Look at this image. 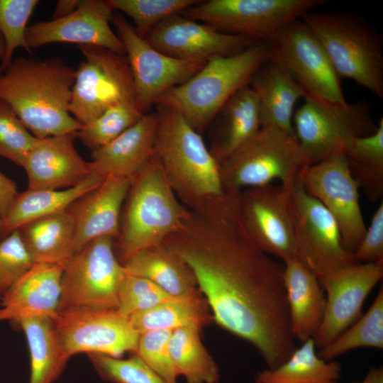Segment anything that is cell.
Returning a JSON list of instances; mask_svg holds the SVG:
<instances>
[{
	"label": "cell",
	"instance_id": "cell-1",
	"mask_svg": "<svg viewBox=\"0 0 383 383\" xmlns=\"http://www.w3.org/2000/svg\"><path fill=\"white\" fill-rule=\"evenodd\" d=\"M240 191L225 190L188 212L163 242L192 269L213 320L250 343L267 368L297 348L290 326L284 263L263 251L243 221Z\"/></svg>",
	"mask_w": 383,
	"mask_h": 383
},
{
	"label": "cell",
	"instance_id": "cell-2",
	"mask_svg": "<svg viewBox=\"0 0 383 383\" xmlns=\"http://www.w3.org/2000/svg\"><path fill=\"white\" fill-rule=\"evenodd\" d=\"M76 70L58 57H19L0 74V99L36 138L77 133L70 113Z\"/></svg>",
	"mask_w": 383,
	"mask_h": 383
},
{
	"label": "cell",
	"instance_id": "cell-3",
	"mask_svg": "<svg viewBox=\"0 0 383 383\" xmlns=\"http://www.w3.org/2000/svg\"><path fill=\"white\" fill-rule=\"evenodd\" d=\"M156 106L153 155L179 201L192 209L223 194L219 164L201 135L177 112Z\"/></svg>",
	"mask_w": 383,
	"mask_h": 383
},
{
	"label": "cell",
	"instance_id": "cell-4",
	"mask_svg": "<svg viewBox=\"0 0 383 383\" xmlns=\"http://www.w3.org/2000/svg\"><path fill=\"white\" fill-rule=\"evenodd\" d=\"M188 210L177 198L152 155L131 179L119 233L114 241L118 260L123 264L136 252L162 243L180 227Z\"/></svg>",
	"mask_w": 383,
	"mask_h": 383
},
{
	"label": "cell",
	"instance_id": "cell-5",
	"mask_svg": "<svg viewBox=\"0 0 383 383\" xmlns=\"http://www.w3.org/2000/svg\"><path fill=\"white\" fill-rule=\"evenodd\" d=\"M268 60L267 42H258L233 55L213 58L184 83L163 94L155 105L177 112L201 134L225 103L249 84Z\"/></svg>",
	"mask_w": 383,
	"mask_h": 383
},
{
	"label": "cell",
	"instance_id": "cell-6",
	"mask_svg": "<svg viewBox=\"0 0 383 383\" xmlns=\"http://www.w3.org/2000/svg\"><path fill=\"white\" fill-rule=\"evenodd\" d=\"M300 19L318 38L340 79L383 97V41L372 26L345 11H310Z\"/></svg>",
	"mask_w": 383,
	"mask_h": 383
},
{
	"label": "cell",
	"instance_id": "cell-7",
	"mask_svg": "<svg viewBox=\"0 0 383 383\" xmlns=\"http://www.w3.org/2000/svg\"><path fill=\"white\" fill-rule=\"evenodd\" d=\"M308 165L295 135L262 127L219 167L224 190L242 191L274 180L291 187Z\"/></svg>",
	"mask_w": 383,
	"mask_h": 383
},
{
	"label": "cell",
	"instance_id": "cell-8",
	"mask_svg": "<svg viewBox=\"0 0 383 383\" xmlns=\"http://www.w3.org/2000/svg\"><path fill=\"white\" fill-rule=\"evenodd\" d=\"M303 99L293 116V128L309 165L343 154L351 139L377 128L366 101L334 103L306 93Z\"/></svg>",
	"mask_w": 383,
	"mask_h": 383
},
{
	"label": "cell",
	"instance_id": "cell-9",
	"mask_svg": "<svg viewBox=\"0 0 383 383\" xmlns=\"http://www.w3.org/2000/svg\"><path fill=\"white\" fill-rule=\"evenodd\" d=\"M323 0H208L182 14L220 32L269 42L291 22L324 4Z\"/></svg>",
	"mask_w": 383,
	"mask_h": 383
},
{
	"label": "cell",
	"instance_id": "cell-10",
	"mask_svg": "<svg viewBox=\"0 0 383 383\" xmlns=\"http://www.w3.org/2000/svg\"><path fill=\"white\" fill-rule=\"evenodd\" d=\"M114 241L111 237L98 238L73 254L62 275L60 311L117 308L118 292L126 272L116 257Z\"/></svg>",
	"mask_w": 383,
	"mask_h": 383
},
{
	"label": "cell",
	"instance_id": "cell-11",
	"mask_svg": "<svg viewBox=\"0 0 383 383\" xmlns=\"http://www.w3.org/2000/svg\"><path fill=\"white\" fill-rule=\"evenodd\" d=\"M84 56L76 70L70 114L87 125L113 105L135 101L133 80L126 55L91 45H78Z\"/></svg>",
	"mask_w": 383,
	"mask_h": 383
},
{
	"label": "cell",
	"instance_id": "cell-12",
	"mask_svg": "<svg viewBox=\"0 0 383 383\" xmlns=\"http://www.w3.org/2000/svg\"><path fill=\"white\" fill-rule=\"evenodd\" d=\"M267 43L269 60L287 71L306 94L331 102H346L340 78L318 38L300 18Z\"/></svg>",
	"mask_w": 383,
	"mask_h": 383
},
{
	"label": "cell",
	"instance_id": "cell-13",
	"mask_svg": "<svg viewBox=\"0 0 383 383\" xmlns=\"http://www.w3.org/2000/svg\"><path fill=\"white\" fill-rule=\"evenodd\" d=\"M296 258L318 279L357 263L343 245L339 227L331 213L304 189L298 177L290 187Z\"/></svg>",
	"mask_w": 383,
	"mask_h": 383
},
{
	"label": "cell",
	"instance_id": "cell-14",
	"mask_svg": "<svg viewBox=\"0 0 383 383\" xmlns=\"http://www.w3.org/2000/svg\"><path fill=\"white\" fill-rule=\"evenodd\" d=\"M116 28L128 59L137 109L143 114L165 93L184 83L206 63L167 55L140 37L124 16L113 13Z\"/></svg>",
	"mask_w": 383,
	"mask_h": 383
},
{
	"label": "cell",
	"instance_id": "cell-15",
	"mask_svg": "<svg viewBox=\"0 0 383 383\" xmlns=\"http://www.w3.org/2000/svg\"><path fill=\"white\" fill-rule=\"evenodd\" d=\"M53 321L70 357L79 353L121 357L137 350L140 334L117 309L69 308Z\"/></svg>",
	"mask_w": 383,
	"mask_h": 383
},
{
	"label": "cell",
	"instance_id": "cell-16",
	"mask_svg": "<svg viewBox=\"0 0 383 383\" xmlns=\"http://www.w3.org/2000/svg\"><path fill=\"white\" fill-rule=\"evenodd\" d=\"M298 178L306 192L333 216L344 248L353 254L367 226L360 205V188L344 155L305 166Z\"/></svg>",
	"mask_w": 383,
	"mask_h": 383
},
{
	"label": "cell",
	"instance_id": "cell-17",
	"mask_svg": "<svg viewBox=\"0 0 383 383\" xmlns=\"http://www.w3.org/2000/svg\"><path fill=\"white\" fill-rule=\"evenodd\" d=\"M241 215L250 234L266 253L282 262L296 257L290 187L270 184L240 192Z\"/></svg>",
	"mask_w": 383,
	"mask_h": 383
},
{
	"label": "cell",
	"instance_id": "cell-18",
	"mask_svg": "<svg viewBox=\"0 0 383 383\" xmlns=\"http://www.w3.org/2000/svg\"><path fill=\"white\" fill-rule=\"evenodd\" d=\"M382 277L383 265L355 263L318 278L326 294V308L313 338L316 348L330 343L361 316L367 296Z\"/></svg>",
	"mask_w": 383,
	"mask_h": 383
},
{
	"label": "cell",
	"instance_id": "cell-19",
	"mask_svg": "<svg viewBox=\"0 0 383 383\" xmlns=\"http://www.w3.org/2000/svg\"><path fill=\"white\" fill-rule=\"evenodd\" d=\"M152 47L170 57L207 62L233 55L260 42L251 38L231 35L182 13L172 16L155 26L144 38Z\"/></svg>",
	"mask_w": 383,
	"mask_h": 383
},
{
	"label": "cell",
	"instance_id": "cell-20",
	"mask_svg": "<svg viewBox=\"0 0 383 383\" xmlns=\"http://www.w3.org/2000/svg\"><path fill=\"white\" fill-rule=\"evenodd\" d=\"M113 13L106 0H82L77 9L65 17L28 26L27 45L31 50L50 43H71L126 55L123 43L110 26Z\"/></svg>",
	"mask_w": 383,
	"mask_h": 383
},
{
	"label": "cell",
	"instance_id": "cell-21",
	"mask_svg": "<svg viewBox=\"0 0 383 383\" xmlns=\"http://www.w3.org/2000/svg\"><path fill=\"white\" fill-rule=\"evenodd\" d=\"M77 133L37 138L22 165L28 177V189H67L92 174L89 162L74 145Z\"/></svg>",
	"mask_w": 383,
	"mask_h": 383
},
{
	"label": "cell",
	"instance_id": "cell-22",
	"mask_svg": "<svg viewBox=\"0 0 383 383\" xmlns=\"http://www.w3.org/2000/svg\"><path fill=\"white\" fill-rule=\"evenodd\" d=\"M63 270L59 265L34 263L0 297V321L55 320L60 311Z\"/></svg>",
	"mask_w": 383,
	"mask_h": 383
},
{
	"label": "cell",
	"instance_id": "cell-23",
	"mask_svg": "<svg viewBox=\"0 0 383 383\" xmlns=\"http://www.w3.org/2000/svg\"><path fill=\"white\" fill-rule=\"evenodd\" d=\"M131 179L109 176L67 209L74 226L75 252L101 237L116 240Z\"/></svg>",
	"mask_w": 383,
	"mask_h": 383
},
{
	"label": "cell",
	"instance_id": "cell-24",
	"mask_svg": "<svg viewBox=\"0 0 383 383\" xmlns=\"http://www.w3.org/2000/svg\"><path fill=\"white\" fill-rule=\"evenodd\" d=\"M157 126L156 111L145 113L113 140L91 150L92 174L131 179L153 155Z\"/></svg>",
	"mask_w": 383,
	"mask_h": 383
},
{
	"label": "cell",
	"instance_id": "cell-25",
	"mask_svg": "<svg viewBox=\"0 0 383 383\" xmlns=\"http://www.w3.org/2000/svg\"><path fill=\"white\" fill-rule=\"evenodd\" d=\"M283 277L292 335L301 343L313 339L325 313L324 290L296 257L284 262Z\"/></svg>",
	"mask_w": 383,
	"mask_h": 383
},
{
	"label": "cell",
	"instance_id": "cell-26",
	"mask_svg": "<svg viewBox=\"0 0 383 383\" xmlns=\"http://www.w3.org/2000/svg\"><path fill=\"white\" fill-rule=\"evenodd\" d=\"M249 85L258 99L262 127L294 135V106L305 92L289 73L268 60L255 72Z\"/></svg>",
	"mask_w": 383,
	"mask_h": 383
},
{
	"label": "cell",
	"instance_id": "cell-27",
	"mask_svg": "<svg viewBox=\"0 0 383 383\" xmlns=\"http://www.w3.org/2000/svg\"><path fill=\"white\" fill-rule=\"evenodd\" d=\"M214 122L210 151L219 164L262 127L258 99L249 84L225 103L211 121Z\"/></svg>",
	"mask_w": 383,
	"mask_h": 383
},
{
	"label": "cell",
	"instance_id": "cell-28",
	"mask_svg": "<svg viewBox=\"0 0 383 383\" xmlns=\"http://www.w3.org/2000/svg\"><path fill=\"white\" fill-rule=\"evenodd\" d=\"M123 265L127 274L150 280L173 298L200 291L190 267L164 243L136 252Z\"/></svg>",
	"mask_w": 383,
	"mask_h": 383
},
{
	"label": "cell",
	"instance_id": "cell-29",
	"mask_svg": "<svg viewBox=\"0 0 383 383\" xmlns=\"http://www.w3.org/2000/svg\"><path fill=\"white\" fill-rule=\"evenodd\" d=\"M105 177L91 174L77 185L64 189H28L18 192L0 223V240L31 221L64 213L80 196L99 185Z\"/></svg>",
	"mask_w": 383,
	"mask_h": 383
},
{
	"label": "cell",
	"instance_id": "cell-30",
	"mask_svg": "<svg viewBox=\"0 0 383 383\" xmlns=\"http://www.w3.org/2000/svg\"><path fill=\"white\" fill-rule=\"evenodd\" d=\"M17 230L35 263L65 267L75 252L74 221L67 211L31 221Z\"/></svg>",
	"mask_w": 383,
	"mask_h": 383
},
{
	"label": "cell",
	"instance_id": "cell-31",
	"mask_svg": "<svg viewBox=\"0 0 383 383\" xmlns=\"http://www.w3.org/2000/svg\"><path fill=\"white\" fill-rule=\"evenodd\" d=\"M16 324L23 331L29 349V383H53L70 359L58 336L54 321L48 318H29Z\"/></svg>",
	"mask_w": 383,
	"mask_h": 383
},
{
	"label": "cell",
	"instance_id": "cell-32",
	"mask_svg": "<svg viewBox=\"0 0 383 383\" xmlns=\"http://www.w3.org/2000/svg\"><path fill=\"white\" fill-rule=\"evenodd\" d=\"M301 343L283 363L257 372L254 383H338L340 365L321 358L313 339Z\"/></svg>",
	"mask_w": 383,
	"mask_h": 383
},
{
	"label": "cell",
	"instance_id": "cell-33",
	"mask_svg": "<svg viewBox=\"0 0 383 383\" xmlns=\"http://www.w3.org/2000/svg\"><path fill=\"white\" fill-rule=\"evenodd\" d=\"M128 318L139 334L157 330L172 331L192 325L202 328L213 321L209 306L200 291L189 296L172 298Z\"/></svg>",
	"mask_w": 383,
	"mask_h": 383
},
{
	"label": "cell",
	"instance_id": "cell-34",
	"mask_svg": "<svg viewBox=\"0 0 383 383\" xmlns=\"http://www.w3.org/2000/svg\"><path fill=\"white\" fill-rule=\"evenodd\" d=\"M343 154L360 189L370 201H379L383 195V118L374 133L351 139Z\"/></svg>",
	"mask_w": 383,
	"mask_h": 383
},
{
	"label": "cell",
	"instance_id": "cell-35",
	"mask_svg": "<svg viewBox=\"0 0 383 383\" xmlns=\"http://www.w3.org/2000/svg\"><path fill=\"white\" fill-rule=\"evenodd\" d=\"M201 329L192 325L172 331L169 342L172 361L178 376L187 383H217L219 369L201 342Z\"/></svg>",
	"mask_w": 383,
	"mask_h": 383
},
{
	"label": "cell",
	"instance_id": "cell-36",
	"mask_svg": "<svg viewBox=\"0 0 383 383\" xmlns=\"http://www.w3.org/2000/svg\"><path fill=\"white\" fill-rule=\"evenodd\" d=\"M360 348H383V288L381 287L369 309L326 346L318 355L326 361Z\"/></svg>",
	"mask_w": 383,
	"mask_h": 383
},
{
	"label": "cell",
	"instance_id": "cell-37",
	"mask_svg": "<svg viewBox=\"0 0 383 383\" xmlns=\"http://www.w3.org/2000/svg\"><path fill=\"white\" fill-rule=\"evenodd\" d=\"M135 103L125 101L105 111L77 133L81 143L91 150L109 143L134 125L142 116Z\"/></svg>",
	"mask_w": 383,
	"mask_h": 383
},
{
	"label": "cell",
	"instance_id": "cell-38",
	"mask_svg": "<svg viewBox=\"0 0 383 383\" xmlns=\"http://www.w3.org/2000/svg\"><path fill=\"white\" fill-rule=\"evenodd\" d=\"M113 10L119 11L134 22L133 28L141 38L166 18L182 13L199 0H106Z\"/></svg>",
	"mask_w": 383,
	"mask_h": 383
},
{
	"label": "cell",
	"instance_id": "cell-39",
	"mask_svg": "<svg viewBox=\"0 0 383 383\" xmlns=\"http://www.w3.org/2000/svg\"><path fill=\"white\" fill-rule=\"evenodd\" d=\"M38 0H0V33L5 43V54L1 60L0 74L13 61V54L19 47L31 53L27 45V23Z\"/></svg>",
	"mask_w": 383,
	"mask_h": 383
},
{
	"label": "cell",
	"instance_id": "cell-40",
	"mask_svg": "<svg viewBox=\"0 0 383 383\" xmlns=\"http://www.w3.org/2000/svg\"><path fill=\"white\" fill-rule=\"evenodd\" d=\"M93 367L104 381L112 383H170L136 354L123 359L101 354H87Z\"/></svg>",
	"mask_w": 383,
	"mask_h": 383
},
{
	"label": "cell",
	"instance_id": "cell-41",
	"mask_svg": "<svg viewBox=\"0 0 383 383\" xmlns=\"http://www.w3.org/2000/svg\"><path fill=\"white\" fill-rule=\"evenodd\" d=\"M172 298L150 280L126 273L118 292L116 309L128 317Z\"/></svg>",
	"mask_w": 383,
	"mask_h": 383
},
{
	"label": "cell",
	"instance_id": "cell-42",
	"mask_svg": "<svg viewBox=\"0 0 383 383\" xmlns=\"http://www.w3.org/2000/svg\"><path fill=\"white\" fill-rule=\"evenodd\" d=\"M36 139L13 109L0 99V157L22 167Z\"/></svg>",
	"mask_w": 383,
	"mask_h": 383
},
{
	"label": "cell",
	"instance_id": "cell-43",
	"mask_svg": "<svg viewBox=\"0 0 383 383\" xmlns=\"http://www.w3.org/2000/svg\"><path fill=\"white\" fill-rule=\"evenodd\" d=\"M171 333L172 331L157 330L140 334L135 354L168 382L177 383L179 376L169 348Z\"/></svg>",
	"mask_w": 383,
	"mask_h": 383
},
{
	"label": "cell",
	"instance_id": "cell-44",
	"mask_svg": "<svg viewBox=\"0 0 383 383\" xmlns=\"http://www.w3.org/2000/svg\"><path fill=\"white\" fill-rule=\"evenodd\" d=\"M19 232L0 240V297L34 264Z\"/></svg>",
	"mask_w": 383,
	"mask_h": 383
},
{
	"label": "cell",
	"instance_id": "cell-45",
	"mask_svg": "<svg viewBox=\"0 0 383 383\" xmlns=\"http://www.w3.org/2000/svg\"><path fill=\"white\" fill-rule=\"evenodd\" d=\"M357 263L383 265V203L374 212L370 226L353 253Z\"/></svg>",
	"mask_w": 383,
	"mask_h": 383
},
{
	"label": "cell",
	"instance_id": "cell-46",
	"mask_svg": "<svg viewBox=\"0 0 383 383\" xmlns=\"http://www.w3.org/2000/svg\"><path fill=\"white\" fill-rule=\"evenodd\" d=\"M18 194L16 182L0 171V221L6 217Z\"/></svg>",
	"mask_w": 383,
	"mask_h": 383
},
{
	"label": "cell",
	"instance_id": "cell-47",
	"mask_svg": "<svg viewBox=\"0 0 383 383\" xmlns=\"http://www.w3.org/2000/svg\"><path fill=\"white\" fill-rule=\"evenodd\" d=\"M82 0H60L57 1L53 19L65 17L74 12L81 4Z\"/></svg>",
	"mask_w": 383,
	"mask_h": 383
},
{
	"label": "cell",
	"instance_id": "cell-48",
	"mask_svg": "<svg viewBox=\"0 0 383 383\" xmlns=\"http://www.w3.org/2000/svg\"><path fill=\"white\" fill-rule=\"evenodd\" d=\"M360 383H383L382 367L371 368Z\"/></svg>",
	"mask_w": 383,
	"mask_h": 383
},
{
	"label": "cell",
	"instance_id": "cell-49",
	"mask_svg": "<svg viewBox=\"0 0 383 383\" xmlns=\"http://www.w3.org/2000/svg\"><path fill=\"white\" fill-rule=\"evenodd\" d=\"M5 54V43L2 35L0 33V60H1Z\"/></svg>",
	"mask_w": 383,
	"mask_h": 383
},
{
	"label": "cell",
	"instance_id": "cell-50",
	"mask_svg": "<svg viewBox=\"0 0 383 383\" xmlns=\"http://www.w3.org/2000/svg\"><path fill=\"white\" fill-rule=\"evenodd\" d=\"M0 223H1V221H0Z\"/></svg>",
	"mask_w": 383,
	"mask_h": 383
}]
</instances>
